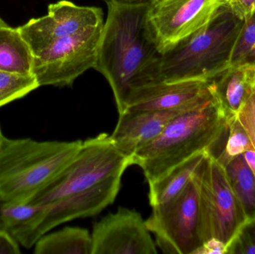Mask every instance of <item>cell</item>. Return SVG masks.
Masks as SVG:
<instances>
[{
	"label": "cell",
	"instance_id": "29",
	"mask_svg": "<svg viewBox=\"0 0 255 254\" xmlns=\"http://www.w3.org/2000/svg\"><path fill=\"white\" fill-rule=\"evenodd\" d=\"M244 157H245L247 164H249L250 168L253 169L255 176V149L254 147L252 148L250 150L246 152L244 154Z\"/></svg>",
	"mask_w": 255,
	"mask_h": 254
},
{
	"label": "cell",
	"instance_id": "27",
	"mask_svg": "<svg viewBox=\"0 0 255 254\" xmlns=\"http://www.w3.org/2000/svg\"><path fill=\"white\" fill-rule=\"evenodd\" d=\"M19 245L10 233L0 228V254H20Z\"/></svg>",
	"mask_w": 255,
	"mask_h": 254
},
{
	"label": "cell",
	"instance_id": "12",
	"mask_svg": "<svg viewBox=\"0 0 255 254\" xmlns=\"http://www.w3.org/2000/svg\"><path fill=\"white\" fill-rule=\"evenodd\" d=\"M211 81L151 82L132 88L126 110H178L194 107L212 97Z\"/></svg>",
	"mask_w": 255,
	"mask_h": 254
},
{
	"label": "cell",
	"instance_id": "6",
	"mask_svg": "<svg viewBox=\"0 0 255 254\" xmlns=\"http://www.w3.org/2000/svg\"><path fill=\"white\" fill-rule=\"evenodd\" d=\"M203 161L180 195L166 204L152 207L151 216L145 221L163 253L196 254L203 245L200 213Z\"/></svg>",
	"mask_w": 255,
	"mask_h": 254
},
{
	"label": "cell",
	"instance_id": "30",
	"mask_svg": "<svg viewBox=\"0 0 255 254\" xmlns=\"http://www.w3.org/2000/svg\"><path fill=\"white\" fill-rule=\"evenodd\" d=\"M121 1H136V2H149L151 0H121Z\"/></svg>",
	"mask_w": 255,
	"mask_h": 254
},
{
	"label": "cell",
	"instance_id": "2",
	"mask_svg": "<svg viewBox=\"0 0 255 254\" xmlns=\"http://www.w3.org/2000/svg\"><path fill=\"white\" fill-rule=\"evenodd\" d=\"M229 125L213 95L171 119L152 142L133 155V165L140 167L148 183H152L197 154L218 150Z\"/></svg>",
	"mask_w": 255,
	"mask_h": 254
},
{
	"label": "cell",
	"instance_id": "16",
	"mask_svg": "<svg viewBox=\"0 0 255 254\" xmlns=\"http://www.w3.org/2000/svg\"><path fill=\"white\" fill-rule=\"evenodd\" d=\"M45 213L44 205L31 201L2 203L0 204V228L10 233L21 246L31 249L40 240L39 228Z\"/></svg>",
	"mask_w": 255,
	"mask_h": 254
},
{
	"label": "cell",
	"instance_id": "31",
	"mask_svg": "<svg viewBox=\"0 0 255 254\" xmlns=\"http://www.w3.org/2000/svg\"><path fill=\"white\" fill-rule=\"evenodd\" d=\"M4 137L3 136L2 132H1V128H0V148H1V143H2L3 140H4Z\"/></svg>",
	"mask_w": 255,
	"mask_h": 254
},
{
	"label": "cell",
	"instance_id": "20",
	"mask_svg": "<svg viewBox=\"0 0 255 254\" xmlns=\"http://www.w3.org/2000/svg\"><path fill=\"white\" fill-rule=\"evenodd\" d=\"M226 174L247 219L255 218V176L244 155L225 164Z\"/></svg>",
	"mask_w": 255,
	"mask_h": 254
},
{
	"label": "cell",
	"instance_id": "18",
	"mask_svg": "<svg viewBox=\"0 0 255 254\" xmlns=\"http://www.w3.org/2000/svg\"><path fill=\"white\" fill-rule=\"evenodd\" d=\"M34 54L18 28H0V70L18 74H32Z\"/></svg>",
	"mask_w": 255,
	"mask_h": 254
},
{
	"label": "cell",
	"instance_id": "17",
	"mask_svg": "<svg viewBox=\"0 0 255 254\" xmlns=\"http://www.w3.org/2000/svg\"><path fill=\"white\" fill-rule=\"evenodd\" d=\"M206 152L197 154L168 171L149 185L148 200L152 207L166 204L185 189L205 159Z\"/></svg>",
	"mask_w": 255,
	"mask_h": 254
},
{
	"label": "cell",
	"instance_id": "24",
	"mask_svg": "<svg viewBox=\"0 0 255 254\" xmlns=\"http://www.w3.org/2000/svg\"><path fill=\"white\" fill-rule=\"evenodd\" d=\"M226 254H255V218L247 219L226 246Z\"/></svg>",
	"mask_w": 255,
	"mask_h": 254
},
{
	"label": "cell",
	"instance_id": "1",
	"mask_svg": "<svg viewBox=\"0 0 255 254\" xmlns=\"http://www.w3.org/2000/svg\"><path fill=\"white\" fill-rule=\"evenodd\" d=\"M103 24L94 69L109 82L119 114L126 110L132 88L142 83L160 55L148 26L149 2L105 0Z\"/></svg>",
	"mask_w": 255,
	"mask_h": 254
},
{
	"label": "cell",
	"instance_id": "23",
	"mask_svg": "<svg viewBox=\"0 0 255 254\" xmlns=\"http://www.w3.org/2000/svg\"><path fill=\"white\" fill-rule=\"evenodd\" d=\"M253 147V145L248 134L237 116L229 123L224 149L215 158L225 165L233 158L244 155Z\"/></svg>",
	"mask_w": 255,
	"mask_h": 254
},
{
	"label": "cell",
	"instance_id": "19",
	"mask_svg": "<svg viewBox=\"0 0 255 254\" xmlns=\"http://www.w3.org/2000/svg\"><path fill=\"white\" fill-rule=\"evenodd\" d=\"M36 254H92L89 231L78 227H66L45 234L34 246Z\"/></svg>",
	"mask_w": 255,
	"mask_h": 254
},
{
	"label": "cell",
	"instance_id": "25",
	"mask_svg": "<svg viewBox=\"0 0 255 254\" xmlns=\"http://www.w3.org/2000/svg\"><path fill=\"white\" fill-rule=\"evenodd\" d=\"M238 119L248 134L255 149V86L251 95L238 113Z\"/></svg>",
	"mask_w": 255,
	"mask_h": 254
},
{
	"label": "cell",
	"instance_id": "14",
	"mask_svg": "<svg viewBox=\"0 0 255 254\" xmlns=\"http://www.w3.org/2000/svg\"><path fill=\"white\" fill-rule=\"evenodd\" d=\"M192 107L163 111L125 110L119 114L118 125L111 138L120 152L132 158L138 151L152 142L171 119Z\"/></svg>",
	"mask_w": 255,
	"mask_h": 254
},
{
	"label": "cell",
	"instance_id": "3",
	"mask_svg": "<svg viewBox=\"0 0 255 254\" xmlns=\"http://www.w3.org/2000/svg\"><path fill=\"white\" fill-rule=\"evenodd\" d=\"M243 22L227 4L223 6L205 26L160 53L139 85L212 80L230 67L232 50Z\"/></svg>",
	"mask_w": 255,
	"mask_h": 254
},
{
	"label": "cell",
	"instance_id": "4",
	"mask_svg": "<svg viewBox=\"0 0 255 254\" xmlns=\"http://www.w3.org/2000/svg\"><path fill=\"white\" fill-rule=\"evenodd\" d=\"M82 141H37L4 137L0 148V204L27 202L66 169Z\"/></svg>",
	"mask_w": 255,
	"mask_h": 254
},
{
	"label": "cell",
	"instance_id": "11",
	"mask_svg": "<svg viewBox=\"0 0 255 254\" xmlns=\"http://www.w3.org/2000/svg\"><path fill=\"white\" fill-rule=\"evenodd\" d=\"M92 254H156L145 221L137 212L120 207L94 225Z\"/></svg>",
	"mask_w": 255,
	"mask_h": 254
},
{
	"label": "cell",
	"instance_id": "5",
	"mask_svg": "<svg viewBox=\"0 0 255 254\" xmlns=\"http://www.w3.org/2000/svg\"><path fill=\"white\" fill-rule=\"evenodd\" d=\"M132 158L120 152L109 134L103 133L82 142L73 161L31 202L46 205L94 187L109 179L122 177Z\"/></svg>",
	"mask_w": 255,
	"mask_h": 254
},
{
	"label": "cell",
	"instance_id": "28",
	"mask_svg": "<svg viewBox=\"0 0 255 254\" xmlns=\"http://www.w3.org/2000/svg\"><path fill=\"white\" fill-rule=\"evenodd\" d=\"M226 246L216 238H211L203 243L196 254H226Z\"/></svg>",
	"mask_w": 255,
	"mask_h": 254
},
{
	"label": "cell",
	"instance_id": "22",
	"mask_svg": "<svg viewBox=\"0 0 255 254\" xmlns=\"http://www.w3.org/2000/svg\"><path fill=\"white\" fill-rule=\"evenodd\" d=\"M255 66V11L244 18L231 56L230 66Z\"/></svg>",
	"mask_w": 255,
	"mask_h": 254
},
{
	"label": "cell",
	"instance_id": "7",
	"mask_svg": "<svg viewBox=\"0 0 255 254\" xmlns=\"http://www.w3.org/2000/svg\"><path fill=\"white\" fill-rule=\"evenodd\" d=\"M200 213L203 243L216 238L227 246L247 220L224 166L207 152L201 174Z\"/></svg>",
	"mask_w": 255,
	"mask_h": 254
},
{
	"label": "cell",
	"instance_id": "26",
	"mask_svg": "<svg viewBox=\"0 0 255 254\" xmlns=\"http://www.w3.org/2000/svg\"><path fill=\"white\" fill-rule=\"evenodd\" d=\"M227 5L241 19L255 11V0H229Z\"/></svg>",
	"mask_w": 255,
	"mask_h": 254
},
{
	"label": "cell",
	"instance_id": "15",
	"mask_svg": "<svg viewBox=\"0 0 255 254\" xmlns=\"http://www.w3.org/2000/svg\"><path fill=\"white\" fill-rule=\"evenodd\" d=\"M255 86V66H230L210 82L211 91L230 123Z\"/></svg>",
	"mask_w": 255,
	"mask_h": 254
},
{
	"label": "cell",
	"instance_id": "21",
	"mask_svg": "<svg viewBox=\"0 0 255 254\" xmlns=\"http://www.w3.org/2000/svg\"><path fill=\"white\" fill-rule=\"evenodd\" d=\"M40 87L32 74L23 75L0 70V107L19 99Z\"/></svg>",
	"mask_w": 255,
	"mask_h": 254
},
{
	"label": "cell",
	"instance_id": "13",
	"mask_svg": "<svg viewBox=\"0 0 255 254\" xmlns=\"http://www.w3.org/2000/svg\"><path fill=\"white\" fill-rule=\"evenodd\" d=\"M122 177L109 179L94 187L46 204V213L39 228L41 238L55 227L79 219L95 216L116 199Z\"/></svg>",
	"mask_w": 255,
	"mask_h": 254
},
{
	"label": "cell",
	"instance_id": "8",
	"mask_svg": "<svg viewBox=\"0 0 255 254\" xmlns=\"http://www.w3.org/2000/svg\"><path fill=\"white\" fill-rule=\"evenodd\" d=\"M103 24L61 37L34 55L31 73L39 86H71L94 68Z\"/></svg>",
	"mask_w": 255,
	"mask_h": 254
},
{
	"label": "cell",
	"instance_id": "10",
	"mask_svg": "<svg viewBox=\"0 0 255 254\" xmlns=\"http://www.w3.org/2000/svg\"><path fill=\"white\" fill-rule=\"evenodd\" d=\"M103 22V11L100 7L80 6L69 0H60L49 4L44 16L32 18L17 28L34 55L61 37Z\"/></svg>",
	"mask_w": 255,
	"mask_h": 254
},
{
	"label": "cell",
	"instance_id": "9",
	"mask_svg": "<svg viewBox=\"0 0 255 254\" xmlns=\"http://www.w3.org/2000/svg\"><path fill=\"white\" fill-rule=\"evenodd\" d=\"M229 0H151L148 26L160 53L208 23Z\"/></svg>",
	"mask_w": 255,
	"mask_h": 254
},
{
	"label": "cell",
	"instance_id": "32",
	"mask_svg": "<svg viewBox=\"0 0 255 254\" xmlns=\"http://www.w3.org/2000/svg\"><path fill=\"white\" fill-rule=\"evenodd\" d=\"M5 25H7V24L3 20L2 18L0 16V28L1 27L5 26Z\"/></svg>",
	"mask_w": 255,
	"mask_h": 254
}]
</instances>
